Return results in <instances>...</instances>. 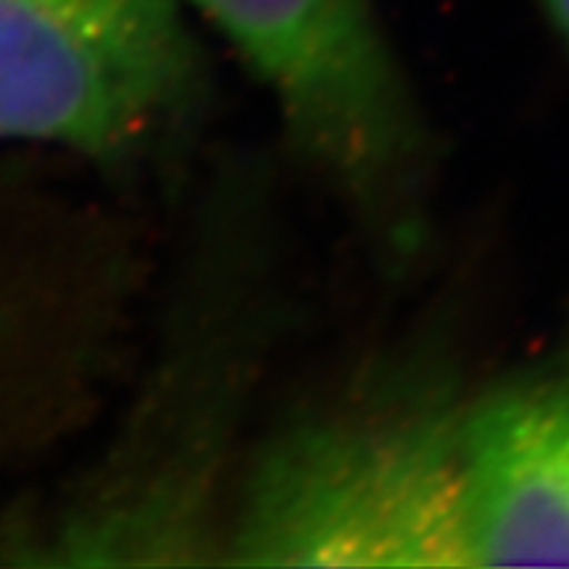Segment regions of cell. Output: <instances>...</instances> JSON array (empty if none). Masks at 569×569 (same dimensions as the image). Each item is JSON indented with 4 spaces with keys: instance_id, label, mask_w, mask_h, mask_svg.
Instances as JSON below:
<instances>
[{
    "instance_id": "cell-3",
    "label": "cell",
    "mask_w": 569,
    "mask_h": 569,
    "mask_svg": "<svg viewBox=\"0 0 569 569\" xmlns=\"http://www.w3.org/2000/svg\"><path fill=\"white\" fill-rule=\"evenodd\" d=\"M180 0H0V140L127 159L190 113Z\"/></svg>"
},
{
    "instance_id": "cell-5",
    "label": "cell",
    "mask_w": 569,
    "mask_h": 569,
    "mask_svg": "<svg viewBox=\"0 0 569 569\" xmlns=\"http://www.w3.org/2000/svg\"><path fill=\"white\" fill-rule=\"evenodd\" d=\"M540 6H543L546 13H549L551 24L557 27L559 34L569 46V0H540Z\"/></svg>"
},
{
    "instance_id": "cell-4",
    "label": "cell",
    "mask_w": 569,
    "mask_h": 569,
    "mask_svg": "<svg viewBox=\"0 0 569 569\" xmlns=\"http://www.w3.org/2000/svg\"><path fill=\"white\" fill-rule=\"evenodd\" d=\"M472 567H569V340L461 411Z\"/></svg>"
},
{
    "instance_id": "cell-2",
    "label": "cell",
    "mask_w": 569,
    "mask_h": 569,
    "mask_svg": "<svg viewBox=\"0 0 569 569\" xmlns=\"http://www.w3.org/2000/svg\"><path fill=\"white\" fill-rule=\"evenodd\" d=\"M232 42L296 148L382 238L419 219L425 127L375 0H188Z\"/></svg>"
},
{
    "instance_id": "cell-1",
    "label": "cell",
    "mask_w": 569,
    "mask_h": 569,
    "mask_svg": "<svg viewBox=\"0 0 569 569\" xmlns=\"http://www.w3.org/2000/svg\"><path fill=\"white\" fill-rule=\"evenodd\" d=\"M234 565L472 567L461 411L377 407L298 427L253 475Z\"/></svg>"
}]
</instances>
